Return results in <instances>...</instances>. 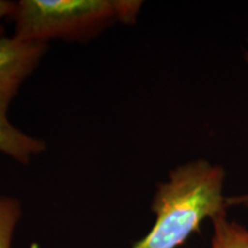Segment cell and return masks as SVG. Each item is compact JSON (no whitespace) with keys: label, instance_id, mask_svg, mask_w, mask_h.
Wrapping results in <instances>:
<instances>
[{"label":"cell","instance_id":"obj_1","mask_svg":"<svg viewBox=\"0 0 248 248\" xmlns=\"http://www.w3.org/2000/svg\"><path fill=\"white\" fill-rule=\"evenodd\" d=\"M224 178L221 166L203 159L170 170L152 201L155 223L131 248H177L193 233H200L204 219L226 215Z\"/></svg>","mask_w":248,"mask_h":248},{"label":"cell","instance_id":"obj_2","mask_svg":"<svg viewBox=\"0 0 248 248\" xmlns=\"http://www.w3.org/2000/svg\"><path fill=\"white\" fill-rule=\"evenodd\" d=\"M141 6L137 0H21L11 18L14 37L24 42H85L115 23H136Z\"/></svg>","mask_w":248,"mask_h":248},{"label":"cell","instance_id":"obj_3","mask_svg":"<svg viewBox=\"0 0 248 248\" xmlns=\"http://www.w3.org/2000/svg\"><path fill=\"white\" fill-rule=\"evenodd\" d=\"M47 44L24 42L16 37L0 38V90L18 91L43 55Z\"/></svg>","mask_w":248,"mask_h":248},{"label":"cell","instance_id":"obj_4","mask_svg":"<svg viewBox=\"0 0 248 248\" xmlns=\"http://www.w3.org/2000/svg\"><path fill=\"white\" fill-rule=\"evenodd\" d=\"M16 93L0 90V152L17 162L27 164L33 156L45 152L46 144L42 139L21 131L9 121L8 108Z\"/></svg>","mask_w":248,"mask_h":248},{"label":"cell","instance_id":"obj_5","mask_svg":"<svg viewBox=\"0 0 248 248\" xmlns=\"http://www.w3.org/2000/svg\"><path fill=\"white\" fill-rule=\"evenodd\" d=\"M213 237L209 248H248V228L229 221L226 215L212 219Z\"/></svg>","mask_w":248,"mask_h":248},{"label":"cell","instance_id":"obj_6","mask_svg":"<svg viewBox=\"0 0 248 248\" xmlns=\"http://www.w3.org/2000/svg\"><path fill=\"white\" fill-rule=\"evenodd\" d=\"M21 214V204L16 198L0 197V248H11L12 238Z\"/></svg>","mask_w":248,"mask_h":248},{"label":"cell","instance_id":"obj_7","mask_svg":"<svg viewBox=\"0 0 248 248\" xmlns=\"http://www.w3.org/2000/svg\"><path fill=\"white\" fill-rule=\"evenodd\" d=\"M15 6H16V2L7 1V0H0V21L6 16L11 17L15 9ZM2 31H4V28L0 26V38L4 37L2 36Z\"/></svg>","mask_w":248,"mask_h":248},{"label":"cell","instance_id":"obj_8","mask_svg":"<svg viewBox=\"0 0 248 248\" xmlns=\"http://www.w3.org/2000/svg\"><path fill=\"white\" fill-rule=\"evenodd\" d=\"M226 204H228V208L229 207L235 206H243L248 208V193L233 195V197H226Z\"/></svg>","mask_w":248,"mask_h":248},{"label":"cell","instance_id":"obj_9","mask_svg":"<svg viewBox=\"0 0 248 248\" xmlns=\"http://www.w3.org/2000/svg\"><path fill=\"white\" fill-rule=\"evenodd\" d=\"M247 60H248V57H247Z\"/></svg>","mask_w":248,"mask_h":248}]
</instances>
